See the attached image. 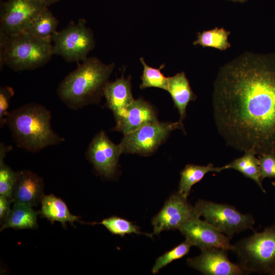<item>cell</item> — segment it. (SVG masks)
Here are the masks:
<instances>
[{
    "mask_svg": "<svg viewBox=\"0 0 275 275\" xmlns=\"http://www.w3.org/2000/svg\"><path fill=\"white\" fill-rule=\"evenodd\" d=\"M191 246V244L185 240L178 245L166 252L156 259L152 269V273L156 274L160 269L172 261L183 257L188 254Z\"/></svg>",
    "mask_w": 275,
    "mask_h": 275,
    "instance_id": "obj_27",
    "label": "cell"
},
{
    "mask_svg": "<svg viewBox=\"0 0 275 275\" xmlns=\"http://www.w3.org/2000/svg\"><path fill=\"white\" fill-rule=\"evenodd\" d=\"M41 204V209L39 212L41 216L46 218L52 224L54 222H59L66 229L67 222L73 226L75 222H81L79 217L70 213L64 201L53 194L44 195Z\"/></svg>",
    "mask_w": 275,
    "mask_h": 275,
    "instance_id": "obj_18",
    "label": "cell"
},
{
    "mask_svg": "<svg viewBox=\"0 0 275 275\" xmlns=\"http://www.w3.org/2000/svg\"><path fill=\"white\" fill-rule=\"evenodd\" d=\"M43 179L31 171H18L17 178L13 190L14 202L31 206L37 205L43 197Z\"/></svg>",
    "mask_w": 275,
    "mask_h": 275,
    "instance_id": "obj_15",
    "label": "cell"
},
{
    "mask_svg": "<svg viewBox=\"0 0 275 275\" xmlns=\"http://www.w3.org/2000/svg\"><path fill=\"white\" fill-rule=\"evenodd\" d=\"M51 41L53 55L61 56L67 62L77 63L88 58L95 44L93 32L83 18L76 22L71 21L66 28L57 31Z\"/></svg>",
    "mask_w": 275,
    "mask_h": 275,
    "instance_id": "obj_6",
    "label": "cell"
},
{
    "mask_svg": "<svg viewBox=\"0 0 275 275\" xmlns=\"http://www.w3.org/2000/svg\"><path fill=\"white\" fill-rule=\"evenodd\" d=\"M103 96L107 107L113 112L116 122L123 115L128 106L134 101L131 92V77H121L108 81L104 90Z\"/></svg>",
    "mask_w": 275,
    "mask_h": 275,
    "instance_id": "obj_16",
    "label": "cell"
},
{
    "mask_svg": "<svg viewBox=\"0 0 275 275\" xmlns=\"http://www.w3.org/2000/svg\"><path fill=\"white\" fill-rule=\"evenodd\" d=\"M122 153L120 145L113 143L103 131L97 133L90 143L87 159L100 175L113 177L116 173L118 160Z\"/></svg>",
    "mask_w": 275,
    "mask_h": 275,
    "instance_id": "obj_12",
    "label": "cell"
},
{
    "mask_svg": "<svg viewBox=\"0 0 275 275\" xmlns=\"http://www.w3.org/2000/svg\"><path fill=\"white\" fill-rule=\"evenodd\" d=\"M47 7L44 0H7L1 7L0 33L10 36L25 32Z\"/></svg>",
    "mask_w": 275,
    "mask_h": 275,
    "instance_id": "obj_9",
    "label": "cell"
},
{
    "mask_svg": "<svg viewBox=\"0 0 275 275\" xmlns=\"http://www.w3.org/2000/svg\"><path fill=\"white\" fill-rule=\"evenodd\" d=\"M230 32L223 27L199 32L197 39L193 42L194 45H199L203 47H211L221 51L226 50L231 47L228 41Z\"/></svg>",
    "mask_w": 275,
    "mask_h": 275,
    "instance_id": "obj_23",
    "label": "cell"
},
{
    "mask_svg": "<svg viewBox=\"0 0 275 275\" xmlns=\"http://www.w3.org/2000/svg\"><path fill=\"white\" fill-rule=\"evenodd\" d=\"M272 185H273V186L275 187V182H272Z\"/></svg>",
    "mask_w": 275,
    "mask_h": 275,
    "instance_id": "obj_34",
    "label": "cell"
},
{
    "mask_svg": "<svg viewBox=\"0 0 275 275\" xmlns=\"http://www.w3.org/2000/svg\"><path fill=\"white\" fill-rule=\"evenodd\" d=\"M168 92L171 95L175 106L182 121L186 116V107L189 102L196 100L197 96L193 92L184 72L168 77Z\"/></svg>",
    "mask_w": 275,
    "mask_h": 275,
    "instance_id": "obj_17",
    "label": "cell"
},
{
    "mask_svg": "<svg viewBox=\"0 0 275 275\" xmlns=\"http://www.w3.org/2000/svg\"><path fill=\"white\" fill-rule=\"evenodd\" d=\"M92 224H101L104 226L112 234L123 237L126 234L132 233L143 234L152 238L153 234L144 233L140 231V228L131 222L117 216H112L103 219L101 222Z\"/></svg>",
    "mask_w": 275,
    "mask_h": 275,
    "instance_id": "obj_25",
    "label": "cell"
},
{
    "mask_svg": "<svg viewBox=\"0 0 275 275\" xmlns=\"http://www.w3.org/2000/svg\"><path fill=\"white\" fill-rule=\"evenodd\" d=\"M200 217L187 198L177 192L167 199L161 209L152 219L153 234L158 235L163 231L179 230L186 222Z\"/></svg>",
    "mask_w": 275,
    "mask_h": 275,
    "instance_id": "obj_10",
    "label": "cell"
},
{
    "mask_svg": "<svg viewBox=\"0 0 275 275\" xmlns=\"http://www.w3.org/2000/svg\"><path fill=\"white\" fill-rule=\"evenodd\" d=\"M271 274L275 275V268H274V270L273 271Z\"/></svg>",
    "mask_w": 275,
    "mask_h": 275,
    "instance_id": "obj_33",
    "label": "cell"
},
{
    "mask_svg": "<svg viewBox=\"0 0 275 275\" xmlns=\"http://www.w3.org/2000/svg\"><path fill=\"white\" fill-rule=\"evenodd\" d=\"M184 130L182 121L149 122L136 130L124 135L120 144L122 152L143 156L152 154L175 129Z\"/></svg>",
    "mask_w": 275,
    "mask_h": 275,
    "instance_id": "obj_7",
    "label": "cell"
},
{
    "mask_svg": "<svg viewBox=\"0 0 275 275\" xmlns=\"http://www.w3.org/2000/svg\"><path fill=\"white\" fill-rule=\"evenodd\" d=\"M199 256L188 258L187 264L206 275H242L248 274L239 264L230 261L228 251L218 248L201 250Z\"/></svg>",
    "mask_w": 275,
    "mask_h": 275,
    "instance_id": "obj_13",
    "label": "cell"
},
{
    "mask_svg": "<svg viewBox=\"0 0 275 275\" xmlns=\"http://www.w3.org/2000/svg\"><path fill=\"white\" fill-rule=\"evenodd\" d=\"M40 212L32 206L14 202L13 208L2 224L1 231L7 228L34 229L38 227L37 216Z\"/></svg>",
    "mask_w": 275,
    "mask_h": 275,
    "instance_id": "obj_19",
    "label": "cell"
},
{
    "mask_svg": "<svg viewBox=\"0 0 275 275\" xmlns=\"http://www.w3.org/2000/svg\"><path fill=\"white\" fill-rule=\"evenodd\" d=\"M140 60L143 66V71L141 77L142 83L140 86V89L155 87L167 91L168 77H166L161 72L165 64L161 65L159 68H155L148 66L143 58H140Z\"/></svg>",
    "mask_w": 275,
    "mask_h": 275,
    "instance_id": "obj_26",
    "label": "cell"
},
{
    "mask_svg": "<svg viewBox=\"0 0 275 275\" xmlns=\"http://www.w3.org/2000/svg\"><path fill=\"white\" fill-rule=\"evenodd\" d=\"M192 246L201 250L218 248L234 251V246L230 243V237L227 236L206 221L200 217L194 218L183 224L179 229Z\"/></svg>",
    "mask_w": 275,
    "mask_h": 275,
    "instance_id": "obj_11",
    "label": "cell"
},
{
    "mask_svg": "<svg viewBox=\"0 0 275 275\" xmlns=\"http://www.w3.org/2000/svg\"><path fill=\"white\" fill-rule=\"evenodd\" d=\"M195 209L200 216L231 238L242 231L253 230L255 221L252 215L243 214L233 206L199 200Z\"/></svg>",
    "mask_w": 275,
    "mask_h": 275,
    "instance_id": "obj_8",
    "label": "cell"
},
{
    "mask_svg": "<svg viewBox=\"0 0 275 275\" xmlns=\"http://www.w3.org/2000/svg\"><path fill=\"white\" fill-rule=\"evenodd\" d=\"M157 117L153 106L140 97L134 99L128 106L122 117L116 122L113 130L126 135L147 123L157 121Z\"/></svg>",
    "mask_w": 275,
    "mask_h": 275,
    "instance_id": "obj_14",
    "label": "cell"
},
{
    "mask_svg": "<svg viewBox=\"0 0 275 275\" xmlns=\"http://www.w3.org/2000/svg\"><path fill=\"white\" fill-rule=\"evenodd\" d=\"M222 167H214L212 163L207 166L189 164L186 165L180 173L178 193L187 198L192 186L200 181L208 172L222 171Z\"/></svg>",
    "mask_w": 275,
    "mask_h": 275,
    "instance_id": "obj_20",
    "label": "cell"
},
{
    "mask_svg": "<svg viewBox=\"0 0 275 275\" xmlns=\"http://www.w3.org/2000/svg\"><path fill=\"white\" fill-rule=\"evenodd\" d=\"M216 124L228 144L275 152V58L246 51L221 67L214 82Z\"/></svg>",
    "mask_w": 275,
    "mask_h": 275,
    "instance_id": "obj_1",
    "label": "cell"
},
{
    "mask_svg": "<svg viewBox=\"0 0 275 275\" xmlns=\"http://www.w3.org/2000/svg\"><path fill=\"white\" fill-rule=\"evenodd\" d=\"M234 246L239 264L248 273L272 274L275 268V223Z\"/></svg>",
    "mask_w": 275,
    "mask_h": 275,
    "instance_id": "obj_5",
    "label": "cell"
},
{
    "mask_svg": "<svg viewBox=\"0 0 275 275\" xmlns=\"http://www.w3.org/2000/svg\"><path fill=\"white\" fill-rule=\"evenodd\" d=\"M58 24L57 18L46 7L34 20L25 32L38 38L51 40L52 37L57 31Z\"/></svg>",
    "mask_w": 275,
    "mask_h": 275,
    "instance_id": "obj_22",
    "label": "cell"
},
{
    "mask_svg": "<svg viewBox=\"0 0 275 275\" xmlns=\"http://www.w3.org/2000/svg\"><path fill=\"white\" fill-rule=\"evenodd\" d=\"M13 89L8 86L0 89V126L3 127L7 122V117L9 113L8 108L11 98L13 96Z\"/></svg>",
    "mask_w": 275,
    "mask_h": 275,
    "instance_id": "obj_29",
    "label": "cell"
},
{
    "mask_svg": "<svg viewBox=\"0 0 275 275\" xmlns=\"http://www.w3.org/2000/svg\"><path fill=\"white\" fill-rule=\"evenodd\" d=\"M14 202L13 199L0 195V220L1 225L8 216L10 211V205Z\"/></svg>",
    "mask_w": 275,
    "mask_h": 275,
    "instance_id": "obj_30",
    "label": "cell"
},
{
    "mask_svg": "<svg viewBox=\"0 0 275 275\" xmlns=\"http://www.w3.org/2000/svg\"><path fill=\"white\" fill-rule=\"evenodd\" d=\"M115 67L96 57L87 58L60 83L57 94L69 108L77 110L91 104H98Z\"/></svg>",
    "mask_w": 275,
    "mask_h": 275,
    "instance_id": "obj_2",
    "label": "cell"
},
{
    "mask_svg": "<svg viewBox=\"0 0 275 275\" xmlns=\"http://www.w3.org/2000/svg\"><path fill=\"white\" fill-rule=\"evenodd\" d=\"M1 67L14 71L32 70L46 65L52 58V43L27 32L8 36L0 33Z\"/></svg>",
    "mask_w": 275,
    "mask_h": 275,
    "instance_id": "obj_4",
    "label": "cell"
},
{
    "mask_svg": "<svg viewBox=\"0 0 275 275\" xmlns=\"http://www.w3.org/2000/svg\"><path fill=\"white\" fill-rule=\"evenodd\" d=\"M259 160L261 180L275 178V152L261 154Z\"/></svg>",
    "mask_w": 275,
    "mask_h": 275,
    "instance_id": "obj_28",
    "label": "cell"
},
{
    "mask_svg": "<svg viewBox=\"0 0 275 275\" xmlns=\"http://www.w3.org/2000/svg\"><path fill=\"white\" fill-rule=\"evenodd\" d=\"M61 0H44L45 4L46 7H48L50 5L56 3Z\"/></svg>",
    "mask_w": 275,
    "mask_h": 275,
    "instance_id": "obj_31",
    "label": "cell"
},
{
    "mask_svg": "<svg viewBox=\"0 0 275 275\" xmlns=\"http://www.w3.org/2000/svg\"><path fill=\"white\" fill-rule=\"evenodd\" d=\"M255 155L256 153L253 151H246L243 156L222 167V168L223 170L232 169L240 172L246 177L254 180L265 193L262 185L259 160Z\"/></svg>",
    "mask_w": 275,
    "mask_h": 275,
    "instance_id": "obj_21",
    "label": "cell"
},
{
    "mask_svg": "<svg viewBox=\"0 0 275 275\" xmlns=\"http://www.w3.org/2000/svg\"><path fill=\"white\" fill-rule=\"evenodd\" d=\"M51 119L50 112L44 105L30 103L9 113L6 125L18 147L38 153L65 141L51 128Z\"/></svg>",
    "mask_w": 275,
    "mask_h": 275,
    "instance_id": "obj_3",
    "label": "cell"
},
{
    "mask_svg": "<svg viewBox=\"0 0 275 275\" xmlns=\"http://www.w3.org/2000/svg\"><path fill=\"white\" fill-rule=\"evenodd\" d=\"M231 1L235 2H240V3H244L247 1L248 0H228Z\"/></svg>",
    "mask_w": 275,
    "mask_h": 275,
    "instance_id": "obj_32",
    "label": "cell"
},
{
    "mask_svg": "<svg viewBox=\"0 0 275 275\" xmlns=\"http://www.w3.org/2000/svg\"><path fill=\"white\" fill-rule=\"evenodd\" d=\"M12 149L9 145L0 144V195L13 199L12 194L18 172H15L4 161L8 152Z\"/></svg>",
    "mask_w": 275,
    "mask_h": 275,
    "instance_id": "obj_24",
    "label": "cell"
}]
</instances>
